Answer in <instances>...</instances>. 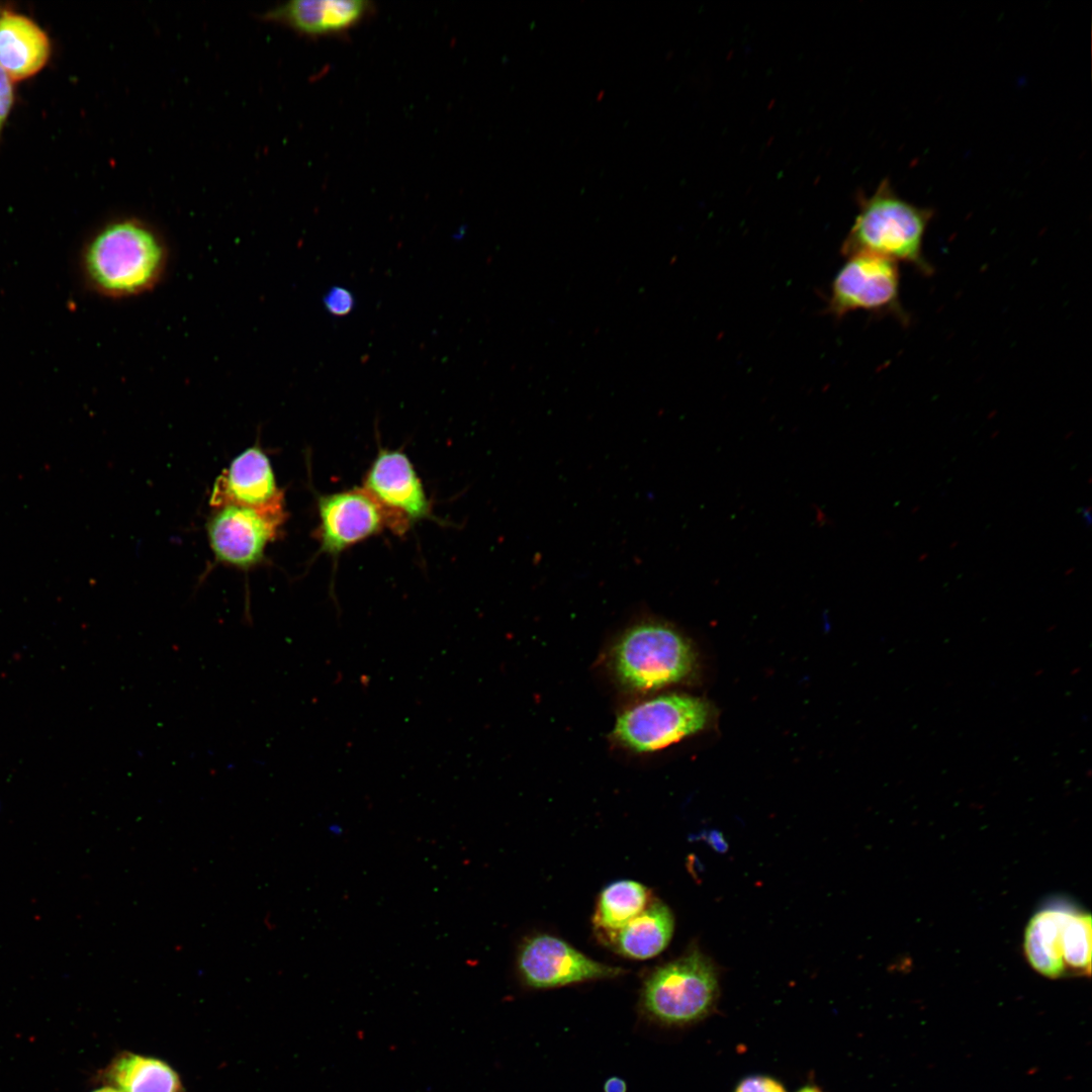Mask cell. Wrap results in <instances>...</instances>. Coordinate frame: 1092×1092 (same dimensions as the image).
Wrapping results in <instances>:
<instances>
[{
  "label": "cell",
  "mask_w": 1092,
  "mask_h": 1092,
  "mask_svg": "<svg viewBox=\"0 0 1092 1092\" xmlns=\"http://www.w3.org/2000/svg\"><path fill=\"white\" fill-rule=\"evenodd\" d=\"M169 250L163 237L138 218L112 221L83 254L84 273L98 293L125 298L153 290L163 279Z\"/></svg>",
  "instance_id": "6da1fadb"
},
{
  "label": "cell",
  "mask_w": 1092,
  "mask_h": 1092,
  "mask_svg": "<svg viewBox=\"0 0 1092 1092\" xmlns=\"http://www.w3.org/2000/svg\"><path fill=\"white\" fill-rule=\"evenodd\" d=\"M932 216V209L901 198L886 178L871 196L860 198L858 213L841 252L845 256L878 255L930 275L933 268L923 254V241Z\"/></svg>",
  "instance_id": "7a4b0ae2"
},
{
  "label": "cell",
  "mask_w": 1092,
  "mask_h": 1092,
  "mask_svg": "<svg viewBox=\"0 0 1092 1092\" xmlns=\"http://www.w3.org/2000/svg\"><path fill=\"white\" fill-rule=\"evenodd\" d=\"M611 664L619 682L648 692L678 682L693 671L694 651L670 626L644 621L628 628L615 643Z\"/></svg>",
  "instance_id": "3957f363"
},
{
  "label": "cell",
  "mask_w": 1092,
  "mask_h": 1092,
  "mask_svg": "<svg viewBox=\"0 0 1092 1092\" xmlns=\"http://www.w3.org/2000/svg\"><path fill=\"white\" fill-rule=\"evenodd\" d=\"M1023 950L1034 971L1049 979L1090 976L1091 916L1067 900H1052L1029 919Z\"/></svg>",
  "instance_id": "277c9868"
},
{
  "label": "cell",
  "mask_w": 1092,
  "mask_h": 1092,
  "mask_svg": "<svg viewBox=\"0 0 1092 1092\" xmlns=\"http://www.w3.org/2000/svg\"><path fill=\"white\" fill-rule=\"evenodd\" d=\"M717 971L698 948L656 968L645 980L642 1003L649 1015L669 1025L694 1023L714 1009Z\"/></svg>",
  "instance_id": "5b68a950"
},
{
  "label": "cell",
  "mask_w": 1092,
  "mask_h": 1092,
  "mask_svg": "<svg viewBox=\"0 0 1092 1092\" xmlns=\"http://www.w3.org/2000/svg\"><path fill=\"white\" fill-rule=\"evenodd\" d=\"M709 718L705 701L687 695H663L626 709L612 737L634 752L664 748L702 730Z\"/></svg>",
  "instance_id": "8992f818"
},
{
  "label": "cell",
  "mask_w": 1092,
  "mask_h": 1092,
  "mask_svg": "<svg viewBox=\"0 0 1092 1092\" xmlns=\"http://www.w3.org/2000/svg\"><path fill=\"white\" fill-rule=\"evenodd\" d=\"M847 257L833 280L828 312L840 318L854 310H866L894 315L907 324L908 315L900 300L898 263L869 253Z\"/></svg>",
  "instance_id": "52a82bcc"
},
{
  "label": "cell",
  "mask_w": 1092,
  "mask_h": 1092,
  "mask_svg": "<svg viewBox=\"0 0 1092 1092\" xmlns=\"http://www.w3.org/2000/svg\"><path fill=\"white\" fill-rule=\"evenodd\" d=\"M284 520V508H216L206 526L210 548L219 562L249 569L264 559L267 545L276 539Z\"/></svg>",
  "instance_id": "ba28073f"
},
{
  "label": "cell",
  "mask_w": 1092,
  "mask_h": 1092,
  "mask_svg": "<svg viewBox=\"0 0 1092 1092\" xmlns=\"http://www.w3.org/2000/svg\"><path fill=\"white\" fill-rule=\"evenodd\" d=\"M322 549L338 554L389 527L403 533L407 522L383 507L364 487L324 495L318 499Z\"/></svg>",
  "instance_id": "9c48e42d"
},
{
  "label": "cell",
  "mask_w": 1092,
  "mask_h": 1092,
  "mask_svg": "<svg viewBox=\"0 0 1092 1092\" xmlns=\"http://www.w3.org/2000/svg\"><path fill=\"white\" fill-rule=\"evenodd\" d=\"M518 968L525 983L539 989L612 979L625 971L597 962L566 941L549 934L532 936L522 944Z\"/></svg>",
  "instance_id": "30bf717a"
},
{
  "label": "cell",
  "mask_w": 1092,
  "mask_h": 1092,
  "mask_svg": "<svg viewBox=\"0 0 1092 1092\" xmlns=\"http://www.w3.org/2000/svg\"><path fill=\"white\" fill-rule=\"evenodd\" d=\"M209 504L216 509L239 505L258 510L284 508L283 492L264 451L257 445L236 457L217 477Z\"/></svg>",
  "instance_id": "8fae6325"
},
{
  "label": "cell",
  "mask_w": 1092,
  "mask_h": 1092,
  "mask_svg": "<svg viewBox=\"0 0 1092 1092\" xmlns=\"http://www.w3.org/2000/svg\"><path fill=\"white\" fill-rule=\"evenodd\" d=\"M364 488L405 522L430 516V502L414 466L399 451L381 450L368 471Z\"/></svg>",
  "instance_id": "7c38bea8"
},
{
  "label": "cell",
  "mask_w": 1092,
  "mask_h": 1092,
  "mask_svg": "<svg viewBox=\"0 0 1092 1092\" xmlns=\"http://www.w3.org/2000/svg\"><path fill=\"white\" fill-rule=\"evenodd\" d=\"M371 10L363 0H294L267 11V21L310 36L341 33L358 24Z\"/></svg>",
  "instance_id": "4fadbf2b"
},
{
  "label": "cell",
  "mask_w": 1092,
  "mask_h": 1092,
  "mask_svg": "<svg viewBox=\"0 0 1092 1092\" xmlns=\"http://www.w3.org/2000/svg\"><path fill=\"white\" fill-rule=\"evenodd\" d=\"M46 32L26 16L5 11L0 15V66L11 80L36 74L50 56Z\"/></svg>",
  "instance_id": "5bb4252c"
},
{
  "label": "cell",
  "mask_w": 1092,
  "mask_h": 1092,
  "mask_svg": "<svg viewBox=\"0 0 1092 1092\" xmlns=\"http://www.w3.org/2000/svg\"><path fill=\"white\" fill-rule=\"evenodd\" d=\"M673 928L674 919L670 909L661 901L653 899L622 928L600 938L623 957L647 960L659 954L667 946Z\"/></svg>",
  "instance_id": "9a60e30c"
},
{
  "label": "cell",
  "mask_w": 1092,
  "mask_h": 1092,
  "mask_svg": "<svg viewBox=\"0 0 1092 1092\" xmlns=\"http://www.w3.org/2000/svg\"><path fill=\"white\" fill-rule=\"evenodd\" d=\"M653 900L641 883L621 880L605 887L599 895L593 922L599 937L622 928Z\"/></svg>",
  "instance_id": "2e32d148"
},
{
  "label": "cell",
  "mask_w": 1092,
  "mask_h": 1092,
  "mask_svg": "<svg viewBox=\"0 0 1092 1092\" xmlns=\"http://www.w3.org/2000/svg\"><path fill=\"white\" fill-rule=\"evenodd\" d=\"M109 1077L122 1092H184L178 1075L166 1063L139 1055L117 1059Z\"/></svg>",
  "instance_id": "e0dca14e"
},
{
  "label": "cell",
  "mask_w": 1092,
  "mask_h": 1092,
  "mask_svg": "<svg viewBox=\"0 0 1092 1092\" xmlns=\"http://www.w3.org/2000/svg\"><path fill=\"white\" fill-rule=\"evenodd\" d=\"M354 305L353 294L341 286L332 287L324 296V306L332 315H347Z\"/></svg>",
  "instance_id": "ac0fdd59"
},
{
  "label": "cell",
  "mask_w": 1092,
  "mask_h": 1092,
  "mask_svg": "<svg viewBox=\"0 0 1092 1092\" xmlns=\"http://www.w3.org/2000/svg\"><path fill=\"white\" fill-rule=\"evenodd\" d=\"M734 1092H786L783 1085L772 1078L752 1076L742 1080Z\"/></svg>",
  "instance_id": "d6986e66"
},
{
  "label": "cell",
  "mask_w": 1092,
  "mask_h": 1092,
  "mask_svg": "<svg viewBox=\"0 0 1092 1092\" xmlns=\"http://www.w3.org/2000/svg\"><path fill=\"white\" fill-rule=\"evenodd\" d=\"M13 102L11 79L0 66V130L8 116Z\"/></svg>",
  "instance_id": "ffe728a7"
},
{
  "label": "cell",
  "mask_w": 1092,
  "mask_h": 1092,
  "mask_svg": "<svg viewBox=\"0 0 1092 1092\" xmlns=\"http://www.w3.org/2000/svg\"><path fill=\"white\" fill-rule=\"evenodd\" d=\"M627 1085L624 1080L619 1077H611L604 1085V1092H626Z\"/></svg>",
  "instance_id": "44dd1931"
},
{
  "label": "cell",
  "mask_w": 1092,
  "mask_h": 1092,
  "mask_svg": "<svg viewBox=\"0 0 1092 1092\" xmlns=\"http://www.w3.org/2000/svg\"><path fill=\"white\" fill-rule=\"evenodd\" d=\"M797 1092H822V1091L819 1088L815 1087V1086L807 1085V1086H804L801 1089H799Z\"/></svg>",
  "instance_id": "7402d4cb"
},
{
  "label": "cell",
  "mask_w": 1092,
  "mask_h": 1092,
  "mask_svg": "<svg viewBox=\"0 0 1092 1092\" xmlns=\"http://www.w3.org/2000/svg\"><path fill=\"white\" fill-rule=\"evenodd\" d=\"M94 1092H122V1091L117 1089V1088L103 1087V1088L95 1090Z\"/></svg>",
  "instance_id": "603a6c76"
}]
</instances>
